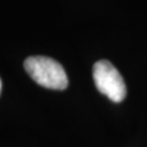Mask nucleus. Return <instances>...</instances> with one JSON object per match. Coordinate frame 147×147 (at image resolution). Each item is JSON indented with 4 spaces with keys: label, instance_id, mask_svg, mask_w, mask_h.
Here are the masks:
<instances>
[{
    "label": "nucleus",
    "instance_id": "7ed1b4c3",
    "mask_svg": "<svg viewBox=\"0 0 147 147\" xmlns=\"http://www.w3.org/2000/svg\"><path fill=\"white\" fill-rule=\"evenodd\" d=\"M0 93H1V80H0Z\"/></svg>",
    "mask_w": 147,
    "mask_h": 147
},
{
    "label": "nucleus",
    "instance_id": "f03ea898",
    "mask_svg": "<svg viewBox=\"0 0 147 147\" xmlns=\"http://www.w3.org/2000/svg\"><path fill=\"white\" fill-rule=\"evenodd\" d=\"M93 80L97 90L115 103L125 99L126 86L120 72L108 60H99L93 65Z\"/></svg>",
    "mask_w": 147,
    "mask_h": 147
},
{
    "label": "nucleus",
    "instance_id": "f257e3e1",
    "mask_svg": "<svg viewBox=\"0 0 147 147\" xmlns=\"http://www.w3.org/2000/svg\"><path fill=\"white\" fill-rule=\"evenodd\" d=\"M24 66L39 86L50 90H65L67 87L69 81L65 70L52 58L30 57L25 60Z\"/></svg>",
    "mask_w": 147,
    "mask_h": 147
}]
</instances>
